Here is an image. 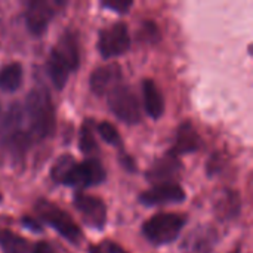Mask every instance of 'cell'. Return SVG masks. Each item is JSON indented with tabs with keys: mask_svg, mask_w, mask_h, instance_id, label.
Instances as JSON below:
<instances>
[{
	"mask_svg": "<svg viewBox=\"0 0 253 253\" xmlns=\"http://www.w3.org/2000/svg\"><path fill=\"white\" fill-rule=\"evenodd\" d=\"M64 1L61 0H33L27 4L25 10V22L28 30L34 36H42L50 19L56 15V12L64 7Z\"/></svg>",
	"mask_w": 253,
	"mask_h": 253,
	"instance_id": "7",
	"label": "cell"
},
{
	"mask_svg": "<svg viewBox=\"0 0 253 253\" xmlns=\"http://www.w3.org/2000/svg\"><path fill=\"white\" fill-rule=\"evenodd\" d=\"M239 208H240L239 197H237V194H233V193H227L218 202V212L225 219H230V218L236 216L237 212H239Z\"/></svg>",
	"mask_w": 253,
	"mask_h": 253,
	"instance_id": "18",
	"label": "cell"
},
{
	"mask_svg": "<svg viewBox=\"0 0 253 253\" xmlns=\"http://www.w3.org/2000/svg\"><path fill=\"white\" fill-rule=\"evenodd\" d=\"M22 224H24V227H27V228H30L31 231H34V233H39V231H42V227L39 225V222L37 221H34L33 218H24L22 219Z\"/></svg>",
	"mask_w": 253,
	"mask_h": 253,
	"instance_id": "23",
	"label": "cell"
},
{
	"mask_svg": "<svg viewBox=\"0 0 253 253\" xmlns=\"http://www.w3.org/2000/svg\"><path fill=\"white\" fill-rule=\"evenodd\" d=\"M185 225V216L179 213H157L142 225V233L153 245H168L178 239Z\"/></svg>",
	"mask_w": 253,
	"mask_h": 253,
	"instance_id": "4",
	"label": "cell"
},
{
	"mask_svg": "<svg viewBox=\"0 0 253 253\" xmlns=\"http://www.w3.org/2000/svg\"><path fill=\"white\" fill-rule=\"evenodd\" d=\"M122 165H123L127 170H130V172H135V170H136V166H135L133 159H130L127 154H122Z\"/></svg>",
	"mask_w": 253,
	"mask_h": 253,
	"instance_id": "25",
	"label": "cell"
},
{
	"mask_svg": "<svg viewBox=\"0 0 253 253\" xmlns=\"http://www.w3.org/2000/svg\"><path fill=\"white\" fill-rule=\"evenodd\" d=\"M74 208L79 211L84 224H87L90 228H95V230L104 228L107 222V208L101 199L84 194V193H76Z\"/></svg>",
	"mask_w": 253,
	"mask_h": 253,
	"instance_id": "9",
	"label": "cell"
},
{
	"mask_svg": "<svg viewBox=\"0 0 253 253\" xmlns=\"http://www.w3.org/2000/svg\"><path fill=\"white\" fill-rule=\"evenodd\" d=\"M50 178L56 184L87 188L99 185L105 181V169L96 159H87L77 163L70 154H64L53 163Z\"/></svg>",
	"mask_w": 253,
	"mask_h": 253,
	"instance_id": "2",
	"label": "cell"
},
{
	"mask_svg": "<svg viewBox=\"0 0 253 253\" xmlns=\"http://www.w3.org/2000/svg\"><path fill=\"white\" fill-rule=\"evenodd\" d=\"M79 147L84 154H92L98 150L93 132L90 129V123H84L80 129V136H79Z\"/></svg>",
	"mask_w": 253,
	"mask_h": 253,
	"instance_id": "19",
	"label": "cell"
},
{
	"mask_svg": "<svg viewBox=\"0 0 253 253\" xmlns=\"http://www.w3.org/2000/svg\"><path fill=\"white\" fill-rule=\"evenodd\" d=\"M218 231L209 225H200L188 233L181 245L182 253H212L218 243Z\"/></svg>",
	"mask_w": 253,
	"mask_h": 253,
	"instance_id": "11",
	"label": "cell"
},
{
	"mask_svg": "<svg viewBox=\"0 0 253 253\" xmlns=\"http://www.w3.org/2000/svg\"><path fill=\"white\" fill-rule=\"evenodd\" d=\"M130 47V36L127 25L117 22L99 33L98 50L104 58H114L126 53Z\"/></svg>",
	"mask_w": 253,
	"mask_h": 253,
	"instance_id": "8",
	"label": "cell"
},
{
	"mask_svg": "<svg viewBox=\"0 0 253 253\" xmlns=\"http://www.w3.org/2000/svg\"><path fill=\"white\" fill-rule=\"evenodd\" d=\"M0 246L6 253H27V242L10 231H0Z\"/></svg>",
	"mask_w": 253,
	"mask_h": 253,
	"instance_id": "17",
	"label": "cell"
},
{
	"mask_svg": "<svg viewBox=\"0 0 253 253\" xmlns=\"http://www.w3.org/2000/svg\"><path fill=\"white\" fill-rule=\"evenodd\" d=\"M184 188L176 182L157 184L151 190L144 191L139 196V203L144 206H162L169 203H181L185 200Z\"/></svg>",
	"mask_w": 253,
	"mask_h": 253,
	"instance_id": "10",
	"label": "cell"
},
{
	"mask_svg": "<svg viewBox=\"0 0 253 253\" xmlns=\"http://www.w3.org/2000/svg\"><path fill=\"white\" fill-rule=\"evenodd\" d=\"M120 80H122V68L119 64L111 62L98 67L90 74L89 84L95 95L102 96V95H108L116 86H119Z\"/></svg>",
	"mask_w": 253,
	"mask_h": 253,
	"instance_id": "12",
	"label": "cell"
},
{
	"mask_svg": "<svg viewBox=\"0 0 253 253\" xmlns=\"http://www.w3.org/2000/svg\"><path fill=\"white\" fill-rule=\"evenodd\" d=\"M33 253H53V249H52V246H50L49 243L40 242V243H37V245L34 246Z\"/></svg>",
	"mask_w": 253,
	"mask_h": 253,
	"instance_id": "24",
	"label": "cell"
},
{
	"mask_svg": "<svg viewBox=\"0 0 253 253\" xmlns=\"http://www.w3.org/2000/svg\"><path fill=\"white\" fill-rule=\"evenodd\" d=\"M36 211L47 225H50L58 234H61L71 245H79L83 240V233L80 227L74 222V219L67 212H64L53 203H49L46 200H39L36 205Z\"/></svg>",
	"mask_w": 253,
	"mask_h": 253,
	"instance_id": "5",
	"label": "cell"
},
{
	"mask_svg": "<svg viewBox=\"0 0 253 253\" xmlns=\"http://www.w3.org/2000/svg\"><path fill=\"white\" fill-rule=\"evenodd\" d=\"M0 126H1V105H0Z\"/></svg>",
	"mask_w": 253,
	"mask_h": 253,
	"instance_id": "26",
	"label": "cell"
},
{
	"mask_svg": "<svg viewBox=\"0 0 253 253\" xmlns=\"http://www.w3.org/2000/svg\"><path fill=\"white\" fill-rule=\"evenodd\" d=\"M22 65L10 62L0 70V89L3 92H15L22 84Z\"/></svg>",
	"mask_w": 253,
	"mask_h": 253,
	"instance_id": "16",
	"label": "cell"
},
{
	"mask_svg": "<svg viewBox=\"0 0 253 253\" xmlns=\"http://www.w3.org/2000/svg\"><path fill=\"white\" fill-rule=\"evenodd\" d=\"M200 145H202V139H200L197 130L194 129V126L190 122H184L178 127L175 145H173L170 154L178 157L181 154L194 153L200 148Z\"/></svg>",
	"mask_w": 253,
	"mask_h": 253,
	"instance_id": "13",
	"label": "cell"
},
{
	"mask_svg": "<svg viewBox=\"0 0 253 253\" xmlns=\"http://www.w3.org/2000/svg\"><path fill=\"white\" fill-rule=\"evenodd\" d=\"M98 132L101 135V138L110 144V145H114V147H120L122 145V138L117 132V129L111 125V123H107V122H102L98 125Z\"/></svg>",
	"mask_w": 253,
	"mask_h": 253,
	"instance_id": "20",
	"label": "cell"
},
{
	"mask_svg": "<svg viewBox=\"0 0 253 253\" xmlns=\"http://www.w3.org/2000/svg\"><path fill=\"white\" fill-rule=\"evenodd\" d=\"M90 253H127L125 252L119 245L116 243H111V242H102L99 245H95L92 246Z\"/></svg>",
	"mask_w": 253,
	"mask_h": 253,
	"instance_id": "21",
	"label": "cell"
},
{
	"mask_svg": "<svg viewBox=\"0 0 253 253\" xmlns=\"http://www.w3.org/2000/svg\"><path fill=\"white\" fill-rule=\"evenodd\" d=\"M22 108V130L30 144L49 138L55 130V110L46 87L36 86Z\"/></svg>",
	"mask_w": 253,
	"mask_h": 253,
	"instance_id": "1",
	"label": "cell"
},
{
	"mask_svg": "<svg viewBox=\"0 0 253 253\" xmlns=\"http://www.w3.org/2000/svg\"><path fill=\"white\" fill-rule=\"evenodd\" d=\"M179 169H181V163H179L178 157H175L169 153L163 159L157 160L150 168V170L147 172V178L151 182L166 184V182H170L169 179L173 178L179 172Z\"/></svg>",
	"mask_w": 253,
	"mask_h": 253,
	"instance_id": "14",
	"label": "cell"
},
{
	"mask_svg": "<svg viewBox=\"0 0 253 253\" xmlns=\"http://www.w3.org/2000/svg\"><path fill=\"white\" fill-rule=\"evenodd\" d=\"M108 105L119 120L127 125H136L141 122L139 101L129 86L122 83L116 86L108 93Z\"/></svg>",
	"mask_w": 253,
	"mask_h": 253,
	"instance_id": "6",
	"label": "cell"
},
{
	"mask_svg": "<svg viewBox=\"0 0 253 253\" xmlns=\"http://www.w3.org/2000/svg\"><path fill=\"white\" fill-rule=\"evenodd\" d=\"M80 64V49L77 36L71 31L64 33L55 47L50 50L49 58L46 61L47 74L53 83V86L61 90L70 74L79 68Z\"/></svg>",
	"mask_w": 253,
	"mask_h": 253,
	"instance_id": "3",
	"label": "cell"
},
{
	"mask_svg": "<svg viewBox=\"0 0 253 253\" xmlns=\"http://www.w3.org/2000/svg\"><path fill=\"white\" fill-rule=\"evenodd\" d=\"M101 4L104 7H107V9H111V10L117 12V13H126L133 6L132 1H125V0H120V1H102Z\"/></svg>",
	"mask_w": 253,
	"mask_h": 253,
	"instance_id": "22",
	"label": "cell"
},
{
	"mask_svg": "<svg viewBox=\"0 0 253 253\" xmlns=\"http://www.w3.org/2000/svg\"><path fill=\"white\" fill-rule=\"evenodd\" d=\"M142 93H144V104L148 116L154 120L160 119L165 113V99L160 89L151 79L144 80L142 83Z\"/></svg>",
	"mask_w": 253,
	"mask_h": 253,
	"instance_id": "15",
	"label": "cell"
},
{
	"mask_svg": "<svg viewBox=\"0 0 253 253\" xmlns=\"http://www.w3.org/2000/svg\"><path fill=\"white\" fill-rule=\"evenodd\" d=\"M236 253H239V252H236Z\"/></svg>",
	"mask_w": 253,
	"mask_h": 253,
	"instance_id": "27",
	"label": "cell"
}]
</instances>
